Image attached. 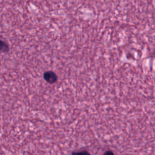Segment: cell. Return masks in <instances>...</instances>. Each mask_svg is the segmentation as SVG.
<instances>
[{
	"label": "cell",
	"instance_id": "obj_1",
	"mask_svg": "<svg viewBox=\"0 0 155 155\" xmlns=\"http://www.w3.org/2000/svg\"><path fill=\"white\" fill-rule=\"evenodd\" d=\"M44 78L47 82L50 84L54 83L58 79L57 75L51 71H46L44 74Z\"/></svg>",
	"mask_w": 155,
	"mask_h": 155
},
{
	"label": "cell",
	"instance_id": "obj_2",
	"mask_svg": "<svg viewBox=\"0 0 155 155\" xmlns=\"http://www.w3.org/2000/svg\"><path fill=\"white\" fill-rule=\"evenodd\" d=\"M9 50L8 45L4 41L0 40V51L7 52Z\"/></svg>",
	"mask_w": 155,
	"mask_h": 155
},
{
	"label": "cell",
	"instance_id": "obj_3",
	"mask_svg": "<svg viewBox=\"0 0 155 155\" xmlns=\"http://www.w3.org/2000/svg\"><path fill=\"white\" fill-rule=\"evenodd\" d=\"M72 155H90V153L86 151H82L79 152H76L73 153Z\"/></svg>",
	"mask_w": 155,
	"mask_h": 155
},
{
	"label": "cell",
	"instance_id": "obj_4",
	"mask_svg": "<svg viewBox=\"0 0 155 155\" xmlns=\"http://www.w3.org/2000/svg\"><path fill=\"white\" fill-rule=\"evenodd\" d=\"M102 155H114V153L111 151H107L104 154Z\"/></svg>",
	"mask_w": 155,
	"mask_h": 155
}]
</instances>
